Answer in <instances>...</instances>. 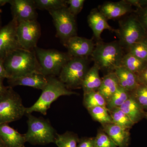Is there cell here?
Wrapping results in <instances>:
<instances>
[{"mask_svg": "<svg viewBox=\"0 0 147 147\" xmlns=\"http://www.w3.org/2000/svg\"><path fill=\"white\" fill-rule=\"evenodd\" d=\"M3 63L9 76V79L36 71L40 73V66L34 51L19 48L9 54Z\"/></svg>", "mask_w": 147, "mask_h": 147, "instance_id": "obj_1", "label": "cell"}, {"mask_svg": "<svg viewBox=\"0 0 147 147\" xmlns=\"http://www.w3.org/2000/svg\"><path fill=\"white\" fill-rule=\"evenodd\" d=\"M124 49L119 41L98 42L91 55L92 59L99 70L107 74L115 71L121 66L125 55Z\"/></svg>", "mask_w": 147, "mask_h": 147, "instance_id": "obj_2", "label": "cell"}, {"mask_svg": "<svg viewBox=\"0 0 147 147\" xmlns=\"http://www.w3.org/2000/svg\"><path fill=\"white\" fill-rule=\"evenodd\" d=\"M46 86L37 100L31 107L26 108V114L38 112L45 115L51 104L63 96L77 94L76 92L68 89L56 76H49Z\"/></svg>", "mask_w": 147, "mask_h": 147, "instance_id": "obj_3", "label": "cell"}, {"mask_svg": "<svg viewBox=\"0 0 147 147\" xmlns=\"http://www.w3.org/2000/svg\"><path fill=\"white\" fill-rule=\"evenodd\" d=\"M26 115L28 117V129L24 135L26 142L33 145L42 146L55 143L57 133L50 121L32 114Z\"/></svg>", "mask_w": 147, "mask_h": 147, "instance_id": "obj_4", "label": "cell"}, {"mask_svg": "<svg viewBox=\"0 0 147 147\" xmlns=\"http://www.w3.org/2000/svg\"><path fill=\"white\" fill-rule=\"evenodd\" d=\"M40 66V73L46 77L59 76L62 69L71 58L67 53L37 47L34 50Z\"/></svg>", "mask_w": 147, "mask_h": 147, "instance_id": "obj_5", "label": "cell"}, {"mask_svg": "<svg viewBox=\"0 0 147 147\" xmlns=\"http://www.w3.org/2000/svg\"><path fill=\"white\" fill-rule=\"evenodd\" d=\"M26 108L19 94L11 87L0 96V124L20 119L26 115Z\"/></svg>", "mask_w": 147, "mask_h": 147, "instance_id": "obj_6", "label": "cell"}, {"mask_svg": "<svg viewBox=\"0 0 147 147\" xmlns=\"http://www.w3.org/2000/svg\"><path fill=\"white\" fill-rule=\"evenodd\" d=\"M88 58L71 57L62 69L58 79L68 89L82 88L84 77L90 68Z\"/></svg>", "mask_w": 147, "mask_h": 147, "instance_id": "obj_7", "label": "cell"}, {"mask_svg": "<svg viewBox=\"0 0 147 147\" xmlns=\"http://www.w3.org/2000/svg\"><path fill=\"white\" fill-rule=\"evenodd\" d=\"M119 42L124 49L128 50L132 45L147 39L144 30L136 15H131L119 22L116 30Z\"/></svg>", "mask_w": 147, "mask_h": 147, "instance_id": "obj_8", "label": "cell"}, {"mask_svg": "<svg viewBox=\"0 0 147 147\" xmlns=\"http://www.w3.org/2000/svg\"><path fill=\"white\" fill-rule=\"evenodd\" d=\"M53 18L57 35L64 45L69 38L77 35L75 16L69 10L67 7L48 11Z\"/></svg>", "mask_w": 147, "mask_h": 147, "instance_id": "obj_9", "label": "cell"}, {"mask_svg": "<svg viewBox=\"0 0 147 147\" xmlns=\"http://www.w3.org/2000/svg\"><path fill=\"white\" fill-rule=\"evenodd\" d=\"M40 26L36 20L20 22L17 24L16 36L21 48L32 51L37 47L40 36Z\"/></svg>", "mask_w": 147, "mask_h": 147, "instance_id": "obj_10", "label": "cell"}, {"mask_svg": "<svg viewBox=\"0 0 147 147\" xmlns=\"http://www.w3.org/2000/svg\"><path fill=\"white\" fill-rule=\"evenodd\" d=\"M17 24L12 19L0 29V60L3 61L13 51L21 48L16 36Z\"/></svg>", "mask_w": 147, "mask_h": 147, "instance_id": "obj_11", "label": "cell"}, {"mask_svg": "<svg viewBox=\"0 0 147 147\" xmlns=\"http://www.w3.org/2000/svg\"><path fill=\"white\" fill-rule=\"evenodd\" d=\"M12 19L17 24L36 20L37 13L34 0H9Z\"/></svg>", "mask_w": 147, "mask_h": 147, "instance_id": "obj_12", "label": "cell"}, {"mask_svg": "<svg viewBox=\"0 0 147 147\" xmlns=\"http://www.w3.org/2000/svg\"><path fill=\"white\" fill-rule=\"evenodd\" d=\"M64 46L71 57L88 58L91 55L95 45L92 40L76 35L69 38Z\"/></svg>", "mask_w": 147, "mask_h": 147, "instance_id": "obj_13", "label": "cell"}, {"mask_svg": "<svg viewBox=\"0 0 147 147\" xmlns=\"http://www.w3.org/2000/svg\"><path fill=\"white\" fill-rule=\"evenodd\" d=\"M7 80L9 84L11 87L25 86L42 90L47 85L48 78L40 72L36 71Z\"/></svg>", "mask_w": 147, "mask_h": 147, "instance_id": "obj_14", "label": "cell"}, {"mask_svg": "<svg viewBox=\"0 0 147 147\" xmlns=\"http://www.w3.org/2000/svg\"><path fill=\"white\" fill-rule=\"evenodd\" d=\"M98 10L105 18L116 19L121 18L132 11V6L125 1L107 2L100 6Z\"/></svg>", "mask_w": 147, "mask_h": 147, "instance_id": "obj_15", "label": "cell"}, {"mask_svg": "<svg viewBox=\"0 0 147 147\" xmlns=\"http://www.w3.org/2000/svg\"><path fill=\"white\" fill-rule=\"evenodd\" d=\"M88 23L97 42L101 41V34L104 30H108L115 32L117 30L110 26L108 19L97 9H94L91 11L88 16Z\"/></svg>", "mask_w": 147, "mask_h": 147, "instance_id": "obj_16", "label": "cell"}, {"mask_svg": "<svg viewBox=\"0 0 147 147\" xmlns=\"http://www.w3.org/2000/svg\"><path fill=\"white\" fill-rule=\"evenodd\" d=\"M102 129L118 147H128L130 144L129 129L113 123L102 125Z\"/></svg>", "mask_w": 147, "mask_h": 147, "instance_id": "obj_17", "label": "cell"}, {"mask_svg": "<svg viewBox=\"0 0 147 147\" xmlns=\"http://www.w3.org/2000/svg\"><path fill=\"white\" fill-rule=\"evenodd\" d=\"M0 141L6 147H25L26 143L24 134L8 124H0Z\"/></svg>", "mask_w": 147, "mask_h": 147, "instance_id": "obj_18", "label": "cell"}, {"mask_svg": "<svg viewBox=\"0 0 147 147\" xmlns=\"http://www.w3.org/2000/svg\"><path fill=\"white\" fill-rule=\"evenodd\" d=\"M114 72L118 80L119 86L127 91L133 92L140 85L137 75L123 67H119Z\"/></svg>", "mask_w": 147, "mask_h": 147, "instance_id": "obj_19", "label": "cell"}, {"mask_svg": "<svg viewBox=\"0 0 147 147\" xmlns=\"http://www.w3.org/2000/svg\"><path fill=\"white\" fill-rule=\"evenodd\" d=\"M119 108L134 124L139 122L145 117V110L136 101L131 93L128 99Z\"/></svg>", "mask_w": 147, "mask_h": 147, "instance_id": "obj_20", "label": "cell"}, {"mask_svg": "<svg viewBox=\"0 0 147 147\" xmlns=\"http://www.w3.org/2000/svg\"><path fill=\"white\" fill-rule=\"evenodd\" d=\"M99 71V68L94 64L88 70L82 84L84 94L90 92L98 91L102 83Z\"/></svg>", "mask_w": 147, "mask_h": 147, "instance_id": "obj_21", "label": "cell"}, {"mask_svg": "<svg viewBox=\"0 0 147 147\" xmlns=\"http://www.w3.org/2000/svg\"><path fill=\"white\" fill-rule=\"evenodd\" d=\"M118 80L115 72L107 74L102 79V83L98 91L106 101L110 98L119 87Z\"/></svg>", "mask_w": 147, "mask_h": 147, "instance_id": "obj_22", "label": "cell"}, {"mask_svg": "<svg viewBox=\"0 0 147 147\" xmlns=\"http://www.w3.org/2000/svg\"><path fill=\"white\" fill-rule=\"evenodd\" d=\"M147 65V61L142 60L127 53L125 54L121 66L137 75Z\"/></svg>", "mask_w": 147, "mask_h": 147, "instance_id": "obj_23", "label": "cell"}, {"mask_svg": "<svg viewBox=\"0 0 147 147\" xmlns=\"http://www.w3.org/2000/svg\"><path fill=\"white\" fill-rule=\"evenodd\" d=\"M130 96V92L119 86L115 93L107 101V109L111 111L119 108L128 99Z\"/></svg>", "mask_w": 147, "mask_h": 147, "instance_id": "obj_24", "label": "cell"}, {"mask_svg": "<svg viewBox=\"0 0 147 147\" xmlns=\"http://www.w3.org/2000/svg\"><path fill=\"white\" fill-rule=\"evenodd\" d=\"M83 104L87 110L98 106L106 107L107 101L98 91L84 94ZM107 108V107H106Z\"/></svg>", "mask_w": 147, "mask_h": 147, "instance_id": "obj_25", "label": "cell"}, {"mask_svg": "<svg viewBox=\"0 0 147 147\" xmlns=\"http://www.w3.org/2000/svg\"><path fill=\"white\" fill-rule=\"evenodd\" d=\"M79 138L77 134L67 131L62 134H57L55 142L57 147H77Z\"/></svg>", "mask_w": 147, "mask_h": 147, "instance_id": "obj_26", "label": "cell"}, {"mask_svg": "<svg viewBox=\"0 0 147 147\" xmlns=\"http://www.w3.org/2000/svg\"><path fill=\"white\" fill-rule=\"evenodd\" d=\"M109 111L113 123L129 129L134 125V123L120 108Z\"/></svg>", "mask_w": 147, "mask_h": 147, "instance_id": "obj_27", "label": "cell"}, {"mask_svg": "<svg viewBox=\"0 0 147 147\" xmlns=\"http://www.w3.org/2000/svg\"><path fill=\"white\" fill-rule=\"evenodd\" d=\"M88 110L92 118L100 123L101 125L113 123L109 110L106 107L98 106L90 108Z\"/></svg>", "mask_w": 147, "mask_h": 147, "instance_id": "obj_28", "label": "cell"}, {"mask_svg": "<svg viewBox=\"0 0 147 147\" xmlns=\"http://www.w3.org/2000/svg\"><path fill=\"white\" fill-rule=\"evenodd\" d=\"M36 9L40 10H57L67 7L65 0H34Z\"/></svg>", "mask_w": 147, "mask_h": 147, "instance_id": "obj_29", "label": "cell"}, {"mask_svg": "<svg viewBox=\"0 0 147 147\" xmlns=\"http://www.w3.org/2000/svg\"><path fill=\"white\" fill-rule=\"evenodd\" d=\"M127 51L140 59L147 61V39L132 45Z\"/></svg>", "mask_w": 147, "mask_h": 147, "instance_id": "obj_30", "label": "cell"}, {"mask_svg": "<svg viewBox=\"0 0 147 147\" xmlns=\"http://www.w3.org/2000/svg\"><path fill=\"white\" fill-rule=\"evenodd\" d=\"M94 142L96 147H118L102 129L98 131Z\"/></svg>", "mask_w": 147, "mask_h": 147, "instance_id": "obj_31", "label": "cell"}, {"mask_svg": "<svg viewBox=\"0 0 147 147\" xmlns=\"http://www.w3.org/2000/svg\"><path fill=\"white\" fill-rule=\"evenodd\" d=\"M130 93L144 110H147V87L140 85Z\"/></svg>", "mask_w": 147, "mask_h": 147, "instance_id": "obj_32", "label": "cell"}, {"mask_svg": "<svg viewBox=\"0 0 147 147\" xmlns=\"http://www.w3.org/2000/svg\"><path fill=\"white\" fill-rule=\"evenodd\" d=\"M85 0H67L66 1L69 10L76 16L83 9Z\"/></svg>", "mask_w": 147, "mask_h": 147, "instance_id": "obj_33", "label": "cell"}, {"mask_svg": "<svg viewBox=\"0 0 147 147\" xmlns=\"http://www.w3.org/2000/svg\"><path fill=\"white\" fill-rule=\"evenodd\" d=\"M137 12L136 16L142 24L147 36V7L138 9Z\"/></svg>", "mask_w": 147, "mask_h": 147, "instance_id": "obj_34", "label": "cell"}, {"mask_svg": "<svg viewBox=\"0 0 147 147\" xmlns=\"http://www.w3.org/2000/svg\"><path fill=\"white\" fill-rule=\"evenodd\" d=\"M77 147H96L94 137H82L79 138Z\"/></svg>", "mask_w": 147, "mask_h": 147, "instance_id": "obj_35", "label": "cell"}, {"mask_svg": "<svg viewBox=\"0 0 147 147\" xmlns=\"http://www.w3.org/2000/svg\"><path fill=\"white\" fill-rule=\"evenodd\" d=\"M140 85L147 87V65L137 75Z\"/></svg>", "mask_w": 147, "mask_h": 147, "instance_id": "obj_36", "label": "cell"}, {"mask_svg": "<svg viewBox=\"0 0 147 147\" xmlns=\"http://www.w3.org/2000/svg\"><path fill=\"white\" fill-rule=\"evenodd\" d=\"M131 6L136 7L138 9L147 7V0H126Z\"/></svg>", "mask_w": 147, "mask_h": 147, "instance_id": "obj_37", "label": "cell"}, {"mask_svg": "<svg viewBox=\"0 0 147 147\" xmlns=\"http://www.w3.org/2000/svg\"><path fill=\"white\" fill-rule=\"evenodd\" d=\"M0 78L3 79H8L9 78V76L4 66L3 61L1 60H0Z\"/></svg>", "mask_w": 147, "mask_h": 147, "instance_id": "obj_38", "label": "cell"}, {"mask_svg": "<svg viewBox=\"0 0 147 147\" xmlns=\"http://www.w3.org/2000/svg\"><path fill=\"white\" fill-rule=\"evenodd\" d=\"M3 80V79L0 78V96L1 95L5 92L7 88V87H6L4 86Z\"/></svg>", "mask_w": 147, "mask_h": 147, "instance_id": "obj_39", "label": "cell"}, {"mask_svg": "<svg viewBox=\"0 0 147 147\" xmlns=\"http://www.w3.org/2000/svg\"><path fill=\"white\" fill-rule=\"evenodd\" d=\"M9 0H0V8L1 6L7 3H9ZM1 12V9H0V13Z\"/></svg>", "mask_w": 147, "mask_h": 147, "instance_id": "obj_40", "label": "cell"}, {"mask_svg": "<svg viewBox=\"0 0 147 147\" xmlns=\"http://www.w3.org/2000/svg\"><path fill=\"white\" fill-rule=\"evenodd\" d=\"M0 147H6L1 141H0Z\"/></svg>", "mask_w": 147, "mask_h": 147, "instance_id": "obj_41", "label": "cell"}, {"mask_svg": "<svg viewBox=\"0 0 147 147\" xmlns=\"http://www.w3.org/2000/svg\"><path fill=\"white\" fill-rule=\"evenodd\" d=\"M145 117L146 118V119H147V112H146V114H145Z\"/></svg>", "mask_w": 147, "mask_h": 147, "instance_id": "obj_42", "label": "cell"}, {"mask_svg": "<svg viewBox=\"0 0 147 147\" xmlns=\"http://www.w3.org/2000/svg\"><path fill=\"white\" fill-rule=\"evenodd\" d=\"M1 20H0V29H1Z\"/></svg>", "mask_w": 147, "mask_h": 147, "instance_id": "obj_43", "label": "cell"}]
</instances>
